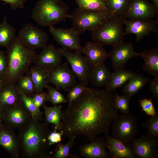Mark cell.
Segmentation results:
<instances>
[{
    "mask_svg": "<svg viewBox=\"0 0 158 158\" xmlns=\"http://www.w3.org/2000/svg\"><path fill=\"white\" fill-rule=\"evenodd\" d=\"M118 114L112 92L87 87L62 112L61 133L69 139L84 135L92 141L109 133Z\"/></svg>",
    "mask_w": 158,
    "mask_h": 158,
    "instance_id": "1",
    "label": "cell"
},
{
    "mask_svg": "<svg viewBox=\"0 0 158 158\" xmlns=\"http://www.w3.org/2000/svg\"><path fill=\"white\" fill-rule=\"evenodd\" d=\"M32 117L19 129L20 155L25 158H51L47 151L51 145L48 136L51 131L45 123Z\"/></svg>",
    "mask_w": 158,
    "mask_h": 158,
    "instance_id": "2",
    "label": "cell"
},
{
    "mask_svg": "<svg viewBox=\"0 0 158 158\" xmlns=\"http://www.w3.org/2000/svg\"><path fill=\"white\" fill-rule=\"evenodd\" d=\"M6 49L7 70L3 80L6 83L16 85L19 78L28 72L36 54L18 36Z\"/></svg>",
    "mask_w": 158,
    "mask_h": 158,
    "instance_id": "3",
    "label": "cell"
},
{
    "mask_svg": "<svg viewBox=\"0 0 158 158\" xmlns=\"http://www.w3.org/2000/svg\"><path fill=\"white\" fill-rule=\"evenodd\" d=\"M68 7L61 0H39L32 11L31 17L38 25L53 26L66 17Z\"/></svg>",
    "mask_w": 158,
    "mask_h": 158,
    "instance_id": "4",
    "label": "cell"
},
{
    "mask_svg": "<svg viewBox=\"0 0 158 158\" xmlns=\"http://www.w3.org/2000/svg\"><path fill=\"white\" fill-rule=\"evenodd\" d=\"M124 19L121 16H112L92 32V39L103 46L114 47L123 42Z\"/></svg>",
    "mask_w": 158,
    "mask_h": 158,
    "instance_id": "5",
    "label": "cell"
},
{
    "mask_svg": "<svg viewBox=\"0 0 158 158\" xmlns=\"http://www.w3.org/2000/svg\"><path fill=\"white\" fill-rule=\"evenodd\" d=\"M109 11L101 12L85 10L79 7L69 15L72 21V28L79 34L87 30L92 32L112 16Z\"/></svg>",
    "mask_w": 158,
    "mask_h": 158,
    "instance_id": "6",
    "label": "cell"
},
{
    "mask_svg": "<svg viewBox=\"0 0 158 158\" xmlns=\"http://www.w3.org/2000/svg\"><path fill=\"white\" fill-rule=\"evenodd\" d=\"M111 133L113 137L124 142H131L139 131L138 122L133 115L118 114L112 123Z\"/></svg>",
    "mask_w": 158,
    "mask_h": 158,
    "instance_id": "7",
    "label": "cell"
},
{
    "mask_svg": "<svg viewBox=\"0 0 158 158\" xmlns=\"http://www.w3.org/2000/svg\"><path fill=\"white\" fill-rule=\"evenodd\" d=\"M62 55L70 64L71 69L79 83L87 86L90 83V75L93 67L85 56L81 54L63 48H59Z\"/></svg>",
    "mask_w": 158,
    "mask_h": 158,
    "instance_id": "8",
    "label": "cell"
},
{
    "mask_svg": "<svg viewBox=\"0 0 158 158\" xmlns=\"http://www.w3.org/2000/svg\"><path fill=\"white\" fill-rule=\"evenodd\" d=\"M77 79L68 62L48 72L49 83L54 85L58 90L68 92L77 83Z\"/></svg>",
    "mask_w": 158,
    "mask_h": 158,
    "instance_id": "9",
    "label": "cell"
},
{
    "mask_svg": "<svg viewBox=\"0 0 158 158\" xmlns=\"http://www.w3.org/2000/svg\"><path fill=\"white\" fill-rule=\"evenodd\" d=\"M49 31L62 48L84 54V47L81 44L80 34L72 28H57L51 26L49 27Z\"/></svg>",
    "mask_w": 158,
    "mask_h": 158,
    "instance_id": "10",
    "label": "cell"
},
{
    "mask_svg": "<svg viewBox=\"0 0 158 158\" xmlns=\"http://www.w3.org/2000/svg\"><path fill=\"white\" fill-rule=\"evenodd\" d=\"M126 28L124 35L134 34L136 36L135 42H138L144 37L152 33L158 32V20L153 18L145 19H124Z\"/></svg>",
    "mask_w": 158,
    "mask_h": 158,
    "instance_id": "11",
    "label": "cell"
},
{
    "mask_svg": "<svg viewBox=\"0 0 158 158\" xmlns=\"http://www.w3.org/2000/svg\"><path fill=\"white\" fill-rule=\"evenodd\" d=\"M18 36L34 50L43 48L47 44L48 40L46 32L31 23L24 24L19 30Z\"/></svg>",
    "mask_w": 158,
    "mask_h": 158,
    "instance_id": "12",
    "label": "cell"
},
{
    "mask_svg": "<svg viewBox=\"0 0 158 158\" xmlns=\"http://www.w3.org/2000/svg\"><path fill=\"white\" fill-rule=\"evenodd\" d=\"M63 56L59 49H56L54 45L47 44L41 52L36 54L34 63L49 72L61 64Z\"/></svg>",
    "mask_w": 158,
    "mask_h": 158,
    "instance_id": "13",
    "label": "cell"
},
{
    "mask_svg": "<svg viewBox=\"0 0 158 158\" xmlns=\"http://www.w3.org/2000/svg\"><path fill=\"white\" fill-rule=\"evenodd\" d=\"M109 54L114 71L124 69L130 58L138 56V53L134 51L133 43L124 42L113 47Z\"/></svg>",
    "mask_w": 158,
    "mask_h": 158,
    "instance_id": "14",
    "label": "cell"
},
{
    "mask_svg": "<svg viewBox=\"0 0 158 158\" xmlns=\"http://www.w3.org/2000/svg\"><path fill=\"white\" fill-rule=\"evenodd\" d=\"M3 111V119L6 125L13 129L20 128L32 117L22 102Z\"/></svg>",
    "mask_w": 158,
    "mask_h": 158,
    "instance_id": "15",
    "label": "cell"
},
{
    "mask_svg": "<svg viewBox=\"0 0 158 158\" xmlns=\"http://www.w3.org/2000/svg\"><path fill=\"white\" fill-rule=\"evenodd\" d=\"M157 13L154 5L147 0H130L123 17L129 19H151Z\"/></svg>",
    "mask_w": 158,
    "mask_h": 158,
    "instance_id": "16",
    "label": "cell"
},
{
    "mask_svg": "<svg viewBox=\"0 0 158 158\" xmlns=\"http://www.w3.org/2000/svg\"><path fill=\"white\" fill-rule=\"evenodd\" d=\"M136 158H155L157 157V140L147 133L135 138L132 142Z\"/></svg>",
    "mask_w": 158,
    "mask_h": 158,
    "instance_id": "17",
    "label": "cell"
},
{
    "mask_svg": "<svg viewBox=\"0 0 158 158\" xmlns=\"http://www.w3.org/2000/svg\"><path fill=\"white\" fill-rule=\"evenodd\" d=\"M105 145L112 158H135L130 142H124L105 134Z\"/></svg>",
    "mask_w": 158,
    "mask_h": 158,
    "instance_id": "18",
    "label": "cell"
},
{
    "mask_svg": "<svg viewBox=\"0 0 158 158\" xmlns=\"http://www.w3.org/2000/svg\"><path fill=\"white\" fill-rule=\"evenodd\" d=\"M0 145L7 151L13 158H18L20 154V146L18 135L13 129L6 125H0Z\"/></svg>",
    "mask_w": 158,
    "mask_h": 158,
    "instance_id": "19",
    "label": "cell"
},
{
    "mask_svg": "<svg viewBox=\"0 0 158 158\" xmlns=\"http://www.w3.org/2000/svg\"><path fill=\"white\" fill-rule=\"evenodd\" d=\"M84 49V54L93 67L104 63L109 57V53L98 43L87 42L85 43Z\"/></svg>",
    "mask_w": 158,
    "mask_h": 158,
    "instance_id": "20",
    "label": "cell"
},
{
    "mask_svg": "<svg viewBox=\"0 0 158 158\" xmlns=\"http://www.w3.org/2000/svg\"><path fill=\"white\" fill-rule=\"evenodd\" d=\"M21 102V92L16 85L6 83L0 92V107L4 111Z\"/></svg>",
    "mask_w": 158,
    "mask_h": 158,
    "instance_id": "21",
    "label": "cell"
},
{
    "mask_svg": "<svg viewBox=\"0 0 158 158\" xmlns=\"http://www.w3.org/2000/svg\"><path fill=\"white\" fill-rule=\"evenodd\" d=\"M106 148L105 139L98 138L80 146L79 150L81 155L85 158H107L109 154Z\"/></svg>",
    "mask_w": 158,
    "mask_h": 158,
    "instance_id": "22",
    "label": "cell"
},
{
    "mask_svg": "<svg viewBox=\"0 0 158 158\" xmlns=\"http://www.w3.org/2000/svg\"><path fill=\"white\" fill-rule=\"evenodd\" d=\"M144 60L143 70L155 77H158V49H147L138 53Z\"/></svg>",
    "mask_w": 158,
    "mask_h": 158,
    "instance_id": "23",
    "label": "cell"
},
{
    "mask_svg": "<svg viewBox=\"0 0 158 158\" xmlns=\"http://www.w3.org/2000/svg\"><path fill=\"white\" fill-rule=\"evenodd\" d=\"M112 73L104 63L93 67L91 71L90 83L97 88L105 87L109 83Z\"/></svg>",
    "mask_w": 158,
    "mask_h": 158,
    "instance_id": "24",
    "label": "cell"
},
{
    "mask_svg": "<svg viewBox=\"0 0 158 158\" xmlns=\"http://www.w3.org/2000/svg\"><path fill=\"white\" fill-rule=\"evenodd\" d=\"M150 81L148 77L135 73L126 83L122 92L123 95L130 99L143 88Z\"/></svg>",
    "mask_w": 158,
    "mask_h": 158,
    "instance_id": "25",
    "label": "cell"
},
{
    "mask_svg": "<svg viewBox=\"0 0 158 158\" xmlns=\"http://www.w3.org/2000/svg\"><path fill=\"white\" fill-rule=\"evenodd\" d=\"M28 72L34 84L35 93L40 92L49 85L48 72L36 65L31 66Z\"/></svg>",
    "mask_w": 158,
    "mask_h": 158,
    "instance_id": "26",
    "label": "cell"
},
{
    "mask_svg": "<svg viewBox=\"0 0 158 158\" xmlns=\"http://www.w3.org/2000/svg\"><path fill=\"white\" fill-rule=\"evenodd\" d=\"M135 73L124 69L115 71L112 73L109 81L105 87V90L112 92L121 87Z\"/></svg>",
    "mask_w": 158,
    "mask_h": 158,
    "instance_id": "27",
    "label": "cell"
},
{
    "mask_svg": "<svg viewBox=\"0 0 158 158\" xmlns=\"http://www.w3.org/2000/svg\"><path fill=\"white\" fill-rule=\"evenodd\" d=\"M46 121L54 124L55 130H60L62 127V106L54 105L52 107L44 106Z\"/></svg>",
    "mask_w": 158,
    "mask_h": 158,
    "instance_id": "28",
    "label": "cell"
},
{
    "mask_svg": "<svg viewBox=\"0 0 158 158\" xmlns=\"http://www.w3.org/2000/svg\"><path fill=\"white\" fill-rule=\"evenodd\" d=\"M16 30L7 22L6 16L0 23V47L6 48L16 37Z\"/></svg>",
    "mask_w": 158,
    "mask_h": 158,
    "instance_id": "29",
    "label": "cell"
},
{
    "mask_svg": "<svg viewBox=\"0 0 158 158\" xmlns=\"http://www.w3.org/2000/svg\"><path fill=\"white\" fill-rule=\"evenodd\" d=\"M75 1L78 7L83 9L93 11H109L105 0H75Z\"/></svg>",
    "mask_w": 158,
    "mask_h": 158,
    "instance_id": "30",
    "label": "cell"
},
{
    "mask_svg": "<svg viewBox=\"0 0 158 158\" xmlns=\"http://www.w3.org/2000/svg\"><path fill=\"white\" fill-rule=\"evenodd\" d=\"M130 0H105L109 12L113 15H123L125 13Z\"/></svg>",
    "mask_w": 158,
    "mask_h": 158,
    "instance_id": "31",
    "label": "cell"
},
{
    "mask_svg": "<svg viewBox=\"0 0 158 158\" xmlns=\"http://www.w3.org/2000/svg\"><path fill=\"white\" fill-rule=\"evenodd\" d=\"M76 137L70 139L65 144L60 143L57 145L55 150V153L51 156V158H77V155H74L70 153V151L75 143Z\"/></svg>",
    "mask_w": 158,
    "mask_h": 158,
    "instance_id": "32",
    "label": "cell"
},
{
    "mask_svg": "<svg viewBox=\"0 0 158 158\" xmlns=\"http://www.w3.org/2000/svg\"><path fill=\"white\" fill-rule=\"evenodd\" d=\"M16 85L20 92L29 97H32L35 93V87L28 72L19 78Z\"/></svg>",
    "mask_w": 158,
    "mask_h": 158,
    "instance_id": "33",
    "label": "cell"
},
{
    "mask_svg": "<svg viewBox=\"0 0 158 158\" xmlns=\"http://www.w3.org/2000/svg\"><path fill=\"white\" fill-rule=\"evenodd\" d=\"M20 92L22 102L31 114L32 117L41 121L42 119L43 112L35 105L31 97Z\"/></svg>",
    "mask_w": 158,
    "mask_h": 158,
    "instance_id": "34",
    "label": "cell"
},
{
    "mask_svg": "<svg viewBox=\"0 0 158 158\" xmlns=\"http://www.w3.org/2000/svg\"><path fill=\"white\" fill-rule=\"evenodd\" d=\"M114 92L115 104L117 109L120 111L122 114L129 113L130 110V99L123 94L120 95Z\"/></svg>",
    "mask_w": 158,
    "mask_h": 158,
    "instance_id": "35",
    "label": "cell"
},
{
    "mask_svg": "<svg viewBox=\"0 0 158 158\" xmlns=\"http://www.w3.org/2000/svg\"><path fill=\"white\" fill-rule=\"evenodd\" d=\"M47 89L48 101L54 105L68 102L67 98L56 89L49 86Z\"/></svg>",
    "mask_w": 158,
    "mask_h": 158,
    "instance_id": "36",
    "label": "cell"
},
{
    "mask_svg": "<svg viewBox=\"0 0 158 158\" xmlns=\"http://www.w3.org/2000/svg\"><path fill=\"white\" fill-rule=\"evenodd\" d=\"M147 130V133L154 137H158V114H156L147 119L142 124Z\"/></svg>",
    "mask_w": 158,
    "mask_h": 158,
    "instance_id": "37",
    "label": "cell"
},
{
    "mask_svg": "<svg viewBox=\"0 0 158 158\" xmlns=\"http://www.w3.org/2000/svg\"><path fill=\"white\" fill-rule=\"evenodd\" d=\"M87 86L81 83H77L68 92L66 95L68 105H70L79 97L82 92L87 88Z\"/></svg>",
    "mask_w": 158,
    "mask_h": 158,
    "instance_id": "38",
    "label": "cell"
},
{
    "mask_svg": "<svg viewBox=\"0 0 158 158\" xmlns=\"http://www.w3.org/2000/svg\"><path fill=\"white\" fill-rule=\"evenodd\" d=\"M139 103L142 110L148 115L153 116L157 113L152 98L149 99L144 98L140 99L139 101Z\"/></svg>",
    "mask_w": 158,
    "mask_h": 158,
    "instance_id": "39",
    "label": "cell"
},
{
    "mask_svg": "<svg viewBox=\"0 0 158 158\" xmlns=\"http://www.w3.org/2000/svg\"><path fill=\"white\" fill-rule=\"evenodd\" d=\"M32 97L35 105L39 109L44 106L45 103L48 101L47 93L43 91L35 93Z\"/></svg>",
    "mask_w": 158,
    "mask_h": 158,
    "instance_id": "40",
    "label": "cell"
},
{
    "mask_svg": "<svg viewBox=\"0 0 158 158\" xmlns=\"http://www.w3.org/2000/svg\"><path fill=\"white\" fill-rule=\"evenodd\" d=\"M7 61L4 52L0 50V79L3 80L7 70Z\"/></svg>",
    "mask_w": 158,
    "mask_h": 158,
    "instance_id": "41",
    "label": "cell"
},
{
    "mask_svg": "<svg viewBox=\"0 0 158 158\" xmlns=\"http://www.w3.org/2000/svg\"><path fill=\"white\" fill-rule=\"evenodd\" d=\"M62 135L61 132H57L55 130L53 131H51L48 136V140L51 145L52 144L60 142L62 139Z\"/></svg>",
    "mask_w": 158,
    "mask_h": 158,
    "instance_id": "42",
    "label": "cell"
},
{
    "mask_svg": "<svg viewBox=\"0 0 158 158\" xmlns=\"http://www.w3.org/2000/svg\"><path fill=\"white\" fill-rule=\"evenodd\" d=\"M8 4L11 8L15 10L18 8H23L25 6L26 0H0Z\"/></svg>",
    "mask_w": 158,
    "mask_h": 158,
    "instance_id": "43",
    "label": "cell"
},
{
    "mask_svg": "<svg viewBox=\"0 0 158 158\" xmlns=\"http://www.w3.org/2000/svg\"><path fill=\"white\" fill-rule=\"evenodd\" d=\"M150 89L153 98L158 99V77L155 78L151 81Z\"/></svg>",
    "mask_w": 158,
    "mask_h": 158,
    "instance_id": "44",
    "label": "cell"
},
{
    "mask_svg": "<svg viewBox=\"0 0 158 158\" xmlns=\"http://www.w3.org/2000/svg\"><path fill=\"white\" fill-rule=\"evenodd\" d=\"M154 6L157 11H158V0H151Z\"/></svg>",
    "mask_w": 158,
    "mask_h": 158,
    "instance_id": "45",
    "label": "cell"
},
{
    "mask_svg": "<svg viewBox=\"0 0 158 158\" xmlns=\"http://www.w3.org/2000/svg\"><path fill=\"white\" fill-rule=\"evenodd\" d=\"M6 83L3 80L0 79V92Z\"/></svg>",
    "mask_w": 158,
    "mask_h": 158,
    "instance_id": "46",
    "label": "cell"
},
{
    "mask_svg": "<svg viewBox=\"0 0 158 158\" xmlns=\"http://www.w3.org/2000/svg\"><path fill=\"white\" fill-rule=\"evenodd\" d=\"M3 110L0 107V125L2 119H3Z\"/></svg>",
    "mask_w": 158,
    "mask_h": 158,
    "instance_id": "47",
    "label": "cell"
}]
</instances>
